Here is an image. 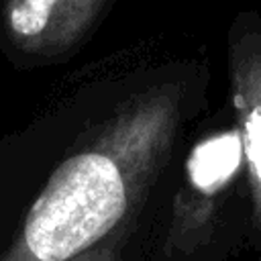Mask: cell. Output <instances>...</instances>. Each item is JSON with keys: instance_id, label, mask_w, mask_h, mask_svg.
I'll list each match as a JSON object with an SVG mask.
<instances>
[{"instance_id": "6da1fadb", "label": "cell", "mask_w": 261, "mask_h": 261, "mask_svg": "<svg viewBox=\"0 0 261 261\" xmlns=\"http://www.w3.org/2000/svg\"><path fill=\"white\" fill-rule=\"evenodd\" d=\"M163 147L159 126L77 133L0 261H69L110 239L145 200Z\"/></svg>"}, {"instance_id": "7a4b0ae2", "label": "cell", "mask_w": 261, "mask_h": 261, "mask_svg": "<svg viewBox=\"0 0 261 261\" xmlns=\"http://www.w3.org/2000/svg\"><path fill=\"white\" fill-rule=\"evenodd\" d=\"M106 0H0V53L16 69L61 63L88 39Z\"/></svg>"}, {"instance_id": "3957f363", "label": "cell", "mask_w": 261, "mask_h": 261, "mask_svg": "<svg viewBox=\"0 0 261 261\" xmlns=\"http://www.w3.org/2000/svg\"><path fill=\"white\" fill-rule=\"evenodd\" d=\"M69 261H122V253H120V247L110 239L102 241L100 245L71 257Z\"/></svg>"}]
</instances>
